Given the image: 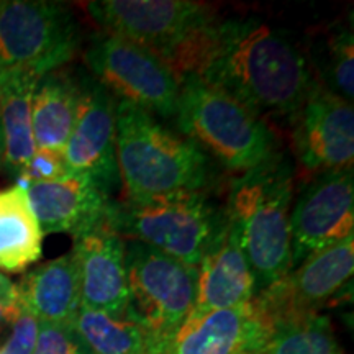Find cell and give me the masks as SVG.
Listing matches in <instances>:
<instances>
[{"label":"cell","mask_w":354,"mask_h":354,"mask_svg":"<svg viewBox=\"0 0 354 354\" xmlns=\"http://www.w3.org/2000/svg\"><path fill=\"white\" fill-rule=\"evenodd\" d=\"M166 63L179 77L202 79L261 118L290 120L318 86L297 41L258 19H214Z\"/></svg>","instance_id":"1"},{"label":"cell","mask_w":354,"mask_h":354,"mask_svg":"<svg viewBox=\"0 0 354 354\" xmlns=\"http://www.w3.org/2000/svg\"><path fill=\"white\" fill-rule=\"evenodd\" d=\"M294 166L274 153L236 179L230 190L228 220L256 281V295L284 277L290 264V205Z\"/></svg>","instance_id":"2"},{"label":"cell","mask_w":354,"mask_h":354,"mask_svg":"<svg viewBox=\"0 0 354 354\" xmlns=\"http://www.w3.org/2000/svg\"><path fill=\"white\" fill-rule=\"evenodd\" d=\"M115 153L128 198L180 190H202L209 183L210 158L180 138L151 113L117 99Z\"/></svg>","instance_id":"3"},{"label":"cell","mask_w":354,"mask_h":354,"mask_svg":"<svg viewBox=\"0 0 354 354\" xmlns=\"http://www.w3.org/2000/svg\"><path fill=\"white\" fill-rule=\"evenodd\" d=\"M176 117L185 138L233 172L245 174L276 153L264 118L196 76L180 77Z\"/></svg>","instance_id":"4"},{"label":"cell","mask_w":354,"mask_h":354,"mask_svg":"<svg viewBox=\"0 0 354 354\" xmlns=\"http://www.w3.org/2000/svg\"><path fill=\"white\" fill-rule=\"evenodd\" d=\"M107 223L125 240L145 243L185 264H201L227 223L202 190L112 202Z\"/></svg>","instance_id":"5"},{"label":"cell","mask_w":354,"mask_h":354,"mask_svg":"<svg viewBox=\"0 0 354 354\" xmlns=\"http://www.w3.org/2000/svg\"><path fill=\"white\" fill-rule=\"evenodd\" d=\"M82 37L66 3L51 0L0 2V77L30 74L41 79L76 56Z\"/></svg>","instance_id":"6"},{"label":"cell","mask_w":354,"mask_h":354,"mask_svg":"<svg viewBox=\"0 0 354 354\" xmlns=\"http://www.w3.org/2000/svg\"><path fill=\"white\" fill-rule=\"evenodd\" d=\"M125 269V315L148 331L151 344L166 339L192 312L197 294V268L145 243L128 240Z\"/></svg>","instance_id":"7"},{"label":"cell","mask_w":354,"mask_h":354,"mask_svg":"<svg viewBox=\"0 0 354 354\" xmlns=\"http://www.w3.org/2000/svg\"><path fill=\"white\" fill-rule=\"evenodd\" d=\"M91 76L115 99L162 118L176 117L180 77L161 56L117 35L99 33L86 50Z\"/></svg>","instance_id":"8"},{"label":"cell","mask_w":354,"mask_h":354,"mask_svg":"<svg viewBox=\"0 0 354 354\" xmlns=\"http://www.w3.org/2000/svg\"><path fill=\"white\" fill-rule=\"evenodd\" d=\"M87 12L104 33L149 48L165 61L214 20L209 7L189 0H95Z\"/></svg>","instance_id":"9"},{"label":"cell","mask_w":354,"mask_h":354,"mask_svg":"<svg viewBox=\"0 0 354 354\" xmlns=\"http://www.w3.org/2000/svg\"><path fill=\"white\" fill-rule=\"evenodd\" d=\"M354 272V234L310 254L297 268L256 295L254 300L272 328L320 313L333 305Z\"/></svg>","instance_id":"10"},{"label":"cell","mask_w":354,"mask_h":354,"mask_svg":"<svg viewBox=\"0 0 354 354\" xmlns=\"http://www.w3.org/2000/svg\"><path fill=\"white\" fill-rule=\"evenodd\" d=\"M354 234L353 167L317 174L290 210V264ZM290 269V271H292Z\"/></svg>","instance_id":"11"},{"label":"cell","mask_w":354,"mask_h":354,"mask_svg":"<svg viewBox=\"0 0 354 354\" xmlns=\"http://www.w3.org/2000/svg\"><path fill=\"white\" fill-rule=\"evenodd\" d=\"M290 122L295 156L305 171L322 174L353 167V102L318 84Z\"/></svg>","instance_id":"12"},{"label":"cell","mask_w":354,"mask_h":354,"mask_svg":"<svg viewBox=\"0 0 354 354\" xmlns=\"http://www.w3.org/2000/svg\"><path fill=\"white\" fill-rule=\"evenodd\" d=\"M272 331V323L253 299L241 307L189 315L146 354H261Z\"/></svg>","instance_id":"13"},{"label":"cell","mask_w":354,"mask_h":354,"mask_svg":"<svg viewBox=\"0 0 354 354\" xmlns=\"http://www.w3.org/2000/svg\"><path fill=\"white\" fill-rule=\"evenodd\" d=\"M115 95L91 74H84L79 113L63 156L69 172L92 177L110 196L120 183L115 153Z\"/></svg>","instance_id":"14"},{"label":"cell","mask_w":354,"mask_h":354,"mask_svg":"<svg viewBox=\"0 0 354 354\" xmlns=\"http://www.w3.org/2000/svg\"><path fill=\"white\" fill-rule=\"evenodd\" d=\"M81 307L123 317L128 305L125 240L105 221L74 238Z\"/></svg>","instance_id":"15"},{"label":"cell","mask_w":354,"mask_h":354,"mask_svg":"<svg viewBox=\"0 0 354 354\" xmlns=\"http://www.w3.org/2000/svg\"><path fill=\"white\" fill-rule=\"evenodd\" d=\"M26 194L43 234L66 233L74 238L104 225L113 202L92 177L76 172L30 185Z\"/></svg>","instance_id":"16"},{"label":"cell","mask_w":354,"mask_h":354,"mask_svg":"<svg viewBox=\"0 0 354 354\" xmlns=\"http://www.w3.org/2000/svg\"><path fill=\"white\" fill-rule=\"evenodd\" d=\"M197 294L189 315L241 307L256 297V281L228 220L214 245L197 266Z\"/></svg>","instance_id":"17"},{"label":"cell","mask_w":354,"mask_h":354,"mask_svg":"<svg viewBox=\"0 0 354 354\" xmlns=\"http://www.w3.org/2000/svg\"><path fill=\"white\" fill-rule=\"evenodd\" d=\"M15 289L21 307L38 322L73 323L81 308V286L73 253L26 272Z\"/></svg>","instance_id":"18"},{"label":"cell","mask_w":354,"mask_h":354,"mask_svg":"<svg viewBox=\"0 0 354 354\" xmlns=\"http://www.w3.org/2000/svg\"><path fill=\"white\" fill-rule=\"evenodd\" d=\"M84 74L59 68L44 74L33 92L32 117L37 148L63 153L76 123Z\"/></svg>","instance_id":"19"},{"label":"cell","mask_w":354,"mask_h":354,"mask_svg":"<svg viewBox=\"0 0 354 354\" xmlns=\"http://www.w3.org/2000/svg\"><path fill=\"white\" fill-rule=\"evenodd\" d=\"M43 232L19 185L0 189V269L24 272L41 258Z\"/></svg>","instance_id":"20"},{"label":"cell","mask_w":354,"mask_h":354,"mask_svg":"<svg viewBox=\"0 0 354 354\" xmlns=\"http://www.w3.org/2000/svg\"><path fill=\"white\" fill-rule=\"evenodd\" d=\"M39 77L10 74L0 77V127L6 158L3 169L17 176L37 151L33 135L32 102Z\"/></svg>","instance_id":"21"},{"label":"cell","mask_w":354,"mask_h":354,"mask_svg":"<svg viewBox=\"0 0 354 354\" xmlns=\"http://www.w3.org/2000/svg\"><path fill=\"white\" fill-rule=\"evenodd\" d=\"M71 325L87 354H146L151 346L148 331L127 315L81 307Z\"/></svg>","instance_id":"22"},{"label":"cell","mask_w":354,"mask_h":354,"mask_svg":"<svg viewBox=\"0 0 354 354\" xmlns=\"http://www.w3.org/2000/svg\"><path fill=\"white\" fill-rule=\"evenodd\" d=\"M261 354H344L330 318L315 313L274 328Z\"/></svg>","instance_id":"23"},{"label":"cell","mask_w":354,"mask_h":354,"mask_svg":"<svg viewBox=\"0 0 354 354\" xmlns=\"http://www.w3.org/2000/svg\"><path fill=\"white\" fill-rule=\"evenodd\" d=\"M323 76L325 88L342 99L353 102L354 97V43L353 32L336 30L325 39L322 59H315Z\"/></svg>","instance_id":"24"},{"label":"cell","mask_w":354,"mask_h":354,"mask_svg":"<svg viewBox=\"0 0 354 354\" xmlns=\"http://www.w3.org/2000/svg\"><path fill=\"white\" fill-rule=\"evenodd\" d=\"M66 174H69V171L68 166H66L63 153L37 148L33 156L28 159V162L15 176V185L26 190L33 184L53 183V180L63 179Z\"/></svg>","instance_id":"25"},{"label":"cell","mask_w":354,"mask_h":354,"mask_svg":"<svg viewBox=\"0 0 354 354\" xmlns=\"http://www.w3.org/2000/svg\"><path fill=\"white\" fill-rule=\"evenodd\" d=\"M32 354H87L71 323L39 322Z\"/></svg>","instance_id":"26"},{"label":"cell","mask_w":354,"mask_h":354,"mask_svg":"<svg viewBox=\"0 0 354 354\" xmlns=\"http://www.w3.org/2000/svg\"><path fill=\"white\" fill-rule=\"evenodd\" d=\"M38 328L39 322L21 307L19 318L0 342V354H32L37 344Z\"/></svg>","instance_id":"27"},{"label":"cell","mask_w":354,"mask_h":354,"mask_svg":"<svg viewBox=\"0 0 354 354\" xmlns=\"http://www.w3.org/2000/svg\"><path fill=\"white\" fill-rule=\"evenodd\" d=\"M20 313L21 305L17 297L0 300V342L6 338L8 330L12 328L13 322L19 318Z\"/></svg>","instance_id":"28"},{"label":"cell","mask_w":354,"mask_h":354,"mask_svg":"<svg viewBox=\"0 0 354 354\" xmlns=\"http://www.w3.org/2000/svg\"><path fill=\"white\" fill-rule=\"evenodd\" d=\"M13 297H17L15 284H13L6 274L0 271V300L13 299Z\"/></svg>","instance_id":"29"},{"label":"cell","mask_w":354,"mask_h":354,"mask_svg":"<svg viewBox=\"0 0 354 354\" xmlns=\"http://www.w3.org/2000/svg\"><path fill=\"white\" fill-rule=\"evenodd\" d=\"M3 158H6V145H3V133L0 127V169L3 167Z\"/></svg>","instance_id":"30"}]
</instances>
